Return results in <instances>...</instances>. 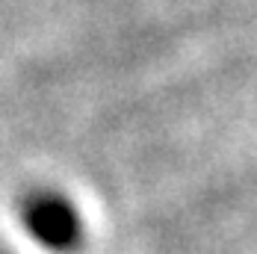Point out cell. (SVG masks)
I'll use <instances>...</instances> for the list:
<instances>
[{"instance_id": "1", "label": "cell", "mask_w": 257, "mask_h": 254, "mask_svg": "<svg viewBox=\"0 0 257 254\" xmlns=\"http://www.w3.org/2000/svg\"><path fill=\"white\" fill-rule=\"evenodd\" d=\"M24 225L33 239L51 251H71L80 242V219L74 207L59 195H36L24 207Z\"/></svg>"}]
</instances>
